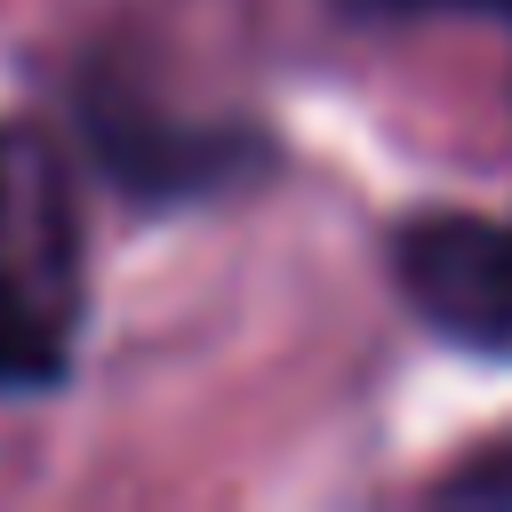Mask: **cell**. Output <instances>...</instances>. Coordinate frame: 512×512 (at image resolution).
Instances as JSON below:
<instances>
[{
    "label": "cell",
    "mask_w": 512,
    "mask_h": 512,
    "mask_svg": "<svg viewBox=\"0 0 512 512\" xmlns=\"http://www.w3.org/2000/svg\"><path fill=\"white\" fill-rule=\"evenodd\" d=\"M392 272L448 344L512 360V216H416Z\"/></svg>",
    "instance_id": "cell-1"
},
{
    "label": "cell",
    "mask_w": 512,
    "mask_h": 512,
    "mask_svg": "<svg viewBox=\"0 0 512 512\" xmlns=\"http://www.w3.org/2000/svg\"><path fill=\"white\" fill-rule=\"evenodd\" d=\"M88 144L112 168V184L136 192V200H200V192L232 184L256 160V144L240 128H184V120L152 112L128 88L88 96Z\"/></svg>",
    "instance_id": "cell-2"
},
{
    "label": "cell",
    "mask_w": 512,
    "mask_h": 512,
    "mask_svg": "<svg viewBox=\"0 0 512 512\" xmlns=\"http://www.w3.org/2000/svg\"><path fill=\"white\" fill-rule=\"evenodd\" d=\"M56 368H64V320L8 256V152H0V384L32 392Z\"/></svg>",
    "instance_id": "cell-3"
},
{
    "label": "cell",
    "mask_w": 512,
    "mask_h": 512,
    "mask_svg": "<svg viewBox=\"0 0 512 512\" xmlns=\"http://www.w3.org/2000/svg\"><path fill=\"white\" fill-rule=\"evenodd\" d=\"M440 496L448 504H512V440H488L464 472L440 480Z\"/></svg>",
    "instance_id": "cell-4"
},
{
    "label": "cell",
    "mask_w": 512,
    "mask_h": 512,
    "mask_svg": "<svg viewBox=\"0 0 512 512\" xmlns=\"http://www.w3.org/2000/svg\"><path fill=\"white\" fill-rule=\"evenodd\" d=\"M344 8H368V16H432V8H512V0H344Z\"/></svg>",
    "instance_id": "cell-5"
}]
</instances>
